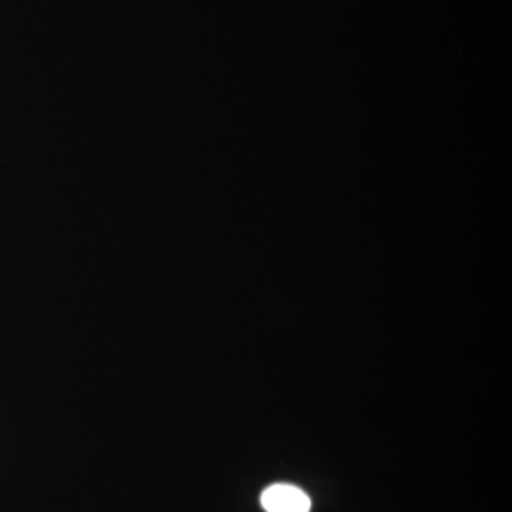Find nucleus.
Masks as SVG:
<instances>
[{"label": "nucleus", "mask_w": 512, "mask_h": 512, "mask_svg": "<svg viewBox=\"0 0 512 512\" xmlns=\"http://www.w3.org/2000/svg\"><path fill=\"white\" fill-rule=\"evenodd\" d=\"M266 512H311V498L301 488L291 484H274L261 495Z\"/></svg>", "instance_id": "1"}]
</instances>
